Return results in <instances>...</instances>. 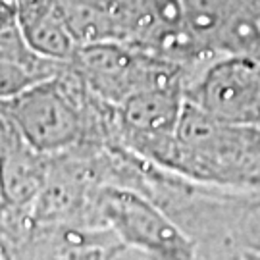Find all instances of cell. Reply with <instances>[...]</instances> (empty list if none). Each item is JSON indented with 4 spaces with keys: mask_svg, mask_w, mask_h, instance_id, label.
Here are the masks:
<instances>
[{
    "mask_svg": "<svg viewBox=\"0 0 260 260\" xmlns=\"http://www.w3.org/2000/svg\"><path fill=\"white\" fill-rule=\"evenodd\" d=\"M37 150L6 112H0V205L31 210L47 181Z\"/></svg>",
    "mask_w": 260,
    "mask_h": 260,
    "instance_id": "3",
    "label": "cell"
},
{
    "mask_svg": "<svg viewBox=\"0 0 260 260\" xmlns=\"http://www.w3.org/2000/svg\"><path fill=\"white\" fill-rule=\"evenodd\" d=\"M101 216L121 245L149 252L158 260H191V245L166 216L139 195L106 185L101 193Z\"/></svg>",
    "mask_w": 260,
    "mask_h": 260,
    "instance_id": "1",
    "label": "cell"
},
{
    "mask_svg": "<svg viewBox=\"0 0 260 260\" xmlns=\"http://www.w3.org/2000/svg\"><path fill=\"white\" fill-rule=\"evenodd\" d=\"M25 139L41 152L60 150L79 135V114L52 89L33 91L12 103L6 112Z\"/></svg>",
    "mask_w": 260,
    "mask_h": 260,
    "instance_id": "2",
    "label": "cell"
}]
</instances>
